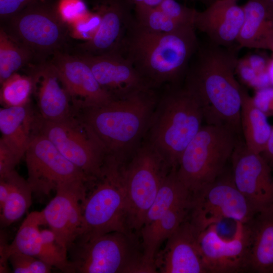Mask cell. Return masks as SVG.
I'll list each match as a JSON object with an SVG mask.
<instances>
[{"label": "cell", "instance_id": "1", "mask_svg": "<svg viewBox=\"0 0 273 273\" xmlns=\"http://www.w3.org/2000/svg\"><path fill=\"white\" fill-rule=\"evenodd\" d=\"M238 45L225 47L210 41L199 46L188 68L185 87L198 100L208 124L241 130L242 87L235 76Z\"/></svg>", "mask_w": 273, "mask_h": 273}, {"label": "cell", "instance_id": "2", "mask_svg": "<svg viewBox=\"0 0 273 273\" xmlns=\"http://www.w3.org/2000/svg\"><path fill=\"white\" fill-rule=\"evenodd\" d=\"M152 89L104 104L77 108L106 156L126 160L145 138L157 103Z\"/></svg>", "mask_w": 273, "mask_h": 273}, {"label": "cell", "instance_id": "3", "mask_svg": "<svg viewBox=\"0 0 273 273\" xmlns=\"http://www.w3.org/2000/svg\"><path fill=\"white\" fill-rule=\"evenodd\" d=\"M194 25L168 33L147 31L134 21L119 52L152 88L176 83L187 72L199 45Z\"/></svg>", "mask_w": 273, "mask_h": 273}, {"label": "cell", "instance_id": "4", "mask_svg": "<svg viewBox=\"0 0 273 273\" xmlns=\"http://www.w3.org/2000/svg\"><path fill=\"white\" fill-rule=\"evenodd\" d=\"M199 102L187 88L171 89L157 102L146 135L172 169L201 129Z\"/></svg>", "mask_w": 273, "mask_h": 273}, {"label": "cell", "instance_id": "5", "mask_svg": "<svg viewBox=\"0 0 273 273\" xmlns=\"http://www.w3.org/2000/svg\"><path fill=\"white\" fill-rule=\"evenodd\" d=\"M1 28L33 55L34 65L48 61L58 52L69 51L70 34L56 0L32 3L1 20Z\"/></svg>", "mask_w": 273, "mask_h": 273}, {"label": "cell", "instance_id": "6", "mask_svg": "<svg viewBox=\"0 0 273 273\" xmlns=\"http://www.w3.org/2000/svg\"><path fill=\"white\" fill-rule=\"evenodd\" d=\"M140 235L113 231L75 241L68 250L75 273H154L144 258Z\"/></svg>", "mask_w": 273, "mask_h": 273}, {"label": "cell", "instance_id": "7", "mask_svg": "<svg viewBox=\"0 0 273 273\" xmlns=\"http://www.w3.org/2000/svg\"><path fill=\"white\" fill-rule=\"evenodd\" d=\"M238 134L222 125H202L183 152L176 168L191 196L223 173L238 143Z\"/></svg>", "mask_w": 273, "mask_h": 273}, {"label": "cell", "instance_id": "8", "mask_svg": "<svg viewBox=\"0 0 273 273\" xmlns=\"http://www.w3.org/2000/svg\"><path fill=\"white\" fill-rule=\"evenodd\" d=\"M124 162L115 157L106 156L102 175L97 179L94 190L86 196L82 231L76 240L113 231L130 232L127 224L123 175Z\"/></svg>", "mask_w": 273, "mask_h": 273}, {"label": "cell", "instance_id": "9", "mask_svg": "<svg viewBox=\"0 0 273 273\" xmlns=\"http://www.w3.org/2000/svg\"><path fill=\"white\" fill-rule=\"evenodd\" d=\"M127 160L123 167L127 224L129 231L139 235L147 212L172 168L146 138Z\"/></svg>", "mask_w": 273, "mask_h": 273}, {"label": "cell", "instance_id": "10", "mask_svg": "<svg viewBox=\"0 0 273 273\" xmlns=\"http://www.w3.org/2000/svg\"><path fill=\"white\" fill-rule=\"evenodd\" d=\"M34 132L47 137L92 181L101 176L105 153L87 126L75 115L57 121L36 116Z\"/></svg>", "mask_w": 273, "mask_h": 273}, {"label": "cell", "instance_id": "11", "mask_svg": "<svg viewBox=\"0 0 273 273\" xmlns=\"http://www.w3.org/2000/svg\"><path fill=\"white\" fill-rule=\"evenodd\" d=\"M223 174L191 196L188 216L200 232L225 219L247 223L257 213L236 187L232 174Z\"/></svg>", "mask_w": 273, "mask_h": 273}, {"label": "cell", "instance_id": "12", "mask_svg": "<svg viewBox=\"0 0 273 273\" xmlns=\"http://www.w3.org/2000/svg\"><path fill=\"white\" fill-rule=\"evenodd\" d=\"M25 156L27 180L34 194L47 195L61 185L76 180L92 181L39 133H34Z\"/></svg>", "mask_w": 273, "mask_h": 273}, {"label": "cell", "instance_id": "13", "mask_svg": "<svg viewBox=\"0 0 273 273\" xmlns=\"http://www.w3.org/2000/svg\"><path fill=\"white\" fill-rule=\"evenodd\" d=\"M87 183L76 180L61 185L56 190L55 197L41 210L46 225L68 251L82 231Z\"/></svg>", "mask_w": 273, "mask_h": 273}, {"label": "cell", "instance_id": "14", "mask_svg": "<svg viewBox=\"0 0 273 273\" xmlns=\"http://www.w3.org/2000/svg\"><path fill=\"white\" fill-rule=\"evenodd\" d=\"M231 160L234 184L256 213L272 206L273 177L262 155L238 142Z\"/></svg>", "mask_w": 273, "mask_h": 273}, {"label": "cell", "instance_id": "15", "mask_svg": "<svg viewBox=\"0 0 273 273\" xmlns=\"http://www.w3.org/2000/svg\"><path fill=\"white\" fill-rule=\"evenodd\" d=\"M199 244L207 273L247 271L249 232L246 223L236 222L233 237L224 239L217 224L211 225L199 236Z\"/></svg>", "mask_w": 273, "mask_h": 273}, {"label": "cell", "instance_id": "16", "mask_svg": "<svg viewBox=\"0 0 273 273\" xmlns=\"http://www.w3.org/2000/svg\"><path fill=\"white\" fill-rule=\"evenodd\" d=\"M131 5L128 0H98L95 9L100 23L96 33L90 40L72 46L70 52L93 56L119 52L134 21Z\"/></svg>", "mask_w": 273, "mask_h": 273}, {"label": "cell", "instance_id": "17", "mask_svg": "<svg viewBox=\"0 0 273 273\" xmlns=\"http://www.w3.org/2000/svg\"><path fill=\"white\" fill-rule=\"evenodd\" d=\"M48 61L76 108L98 106L113 100L99 83L88 64L78 55L69 51L58 52Z\"/></svg>", "mask_w": 273, "mask_h": 273}, {"label": "cell", "instance_id": "18", "mask_svg": "<svg viewBox=\"0 0 273 273\" xmlns=\"http://www.w3.org/2000/svg\"><path fill=\"white\" fill-rule=\"evenodd\" d=\"M76 55L88 64L99 83L113 99L126 98L153 88L119 52L97 56Z\"/></svg>", "mask_w": 273, "mask_h": 273}, {"label": "cell", "instance_id": "19", "mask_svg": "<svg viewBox=\"0 0 273 273\" xmlns=\"http://www.w3.org/2000/svg\"><path fill=\"white\" fill-rule=\"evenodd\" d=\"M200 233L189 216L167 239L155 259L161 273H207L199 244Z\"/></svg>", "mask_w": 273, "mask_h": 273}, {"label": "cell", "instance_id": "20", "mask_svg": "<svg viewBox=\"0 0 273 273\" xmlns=\"http://www.w3.org/2000/svg\"><path fill=\"white\" fill-rule=\"evenodd\" d=\"M244 18L243 7L237 2L215 0L205 10L197 11L194 24L210 42L231 47L237 44Z\"/></svg>", "mask_w": 273, "mask_h": 273}, {"label": "cell", "instance_id": "21", "mask_svg": "<svg viewBox=\"0 0 273 273\" xmlns=\"http://www.w3.org/2000/svg\"><path fill=\"white\" fill-rule=\"evenodd\" d=\"M29 67L36 88L39 115L50 121L74 115L72 98L50 62L48 61Z\"/></svg>", "mask_w": 273, "mask_h": 273}, {"label": "cell", "instance_id": "22", "mask_svg": "<svg viewBox=\"0 0 273 273\" xmlns=\"http://www.w3.org/2000/svg\"><path fill=\"white\" fill-rule=\"evenodd\" d=\"M249 232L247 271L273 273V206L246 223Z\"/></svg>", "mask_w": 273, "mask_h": 273}, {"label": "cell", "instance_id": "23", "mask_svg": "<svg viewBox=\"0 0 273 273\" xmlns=\"http://www.w3.org/2000/svg\"><path fill=\"white\" fill-rule=\"evenodd\" d=\"M243 23L238 38L240 48L273 51V10L264 0H248L242 6Z\"/></svg>", "mask_w": 273, "mask_h": 273}, {"label": "cell", "instance_id": "24", "mask_svg": "<svg viewBox=\"0 0 273 273\" xmlns=\"http://www.w3.org/2000/svg\"><path fill=\"white\" fill-rule=\"evenodd\" d=\"M43 225L46 222L41 211H33L23 220L11 243H8L6 235L1 232V273L9 272L8 262L14 253H22L39 259L41 245L40 226Z\"/></svg>", "mask_w": 273, "mask_h": 273}, {"label": "cell", "instance_id": "25", "mask_svg": "<svg viewBox=\"0 0 273 273\" xmlns=\"http://www.w3.org/2000/svg\"><path fill=\"white\" fill-rule=\"evenodd\" d=\"M35 119L28 104L1 108V140L24 156L34 133Z\"/></svg>", "mask_w": 273, "mask_h": 273}, {"label": "cell", "instance_id": "26", "mask_svg": "<svg viewBox=\"0 0 273 273\" xmlns=\"http://www.w3.org/2000/svg\"><path fill=\"white\" fill-rule=\"evenodd\" d=\"M191 201V199L173 207L157 221L140 230L144 260L156 270L154 259L159 247L187 218Z\"/></svg>", "mask_w": 273, "mask_h": 273}, {"label": "cell", "instance_id": "27", "mask_svg": "<svg viewBox=\"0 0 273 273\" xmlns=\"http://www.w3.org/2000/svg\"><path fill=\"white\" fill-rule=\"evenodd\" d=\"M240 122L246 147L253 152L262 154L266 146L272 126L268 123L266 115L244 88Z\"/></svg>", "mask_w": 273, "mask_h": 273}, {"label": "cell", "instance_id": "28", "mask_svg": "<svg viewBox=\"0 0 273 273\" xmlns=\"http://www.w3.org/2000/svg\"><path fill=\"white\" fill-rule=\"evenodd\" d=\"M191 199L190 192L177 176L176 169H172L147 212L141 229L157 221L171 209Z\"/></svg>", "mask_w": 273, "mask_h": 273}, {"label": "cell", "instance_id": "29", "mask_svg": "<svg viewBox=\"0 0 273 273\" xmlns=\"http://www.w3.org/2000/svg\"><path fill=\"white\" fill-rule=\"evenodd\" d=\"M6 176L9 180L11 191L1 209L0 222L6 228L20 218L29 209L32 203L33 192L27 179L14 170L0 177Z\"/></svg>", "mask_w": 273, "mask_h": 273}, {"label": "cell", "instance_id": "30", "mask_svg": "<svg viewBox=\"0 0 273 273\" xmlns=\"http://www.w3.org/2000/svg\"><path fill=\"white\" fill-rule=\"evenodd\" d=\"M34 64L32 54L0 28V83L25 66Z\"/></svg>", "mask_w": 273, "mask_h": 273}, {"label": "cell", "instance_id": "31", "mask_svg": "<svg viewBox=\"0 0 273 273\" xmlns=\"http://www.w3.org/2000/svg\"><path fill=\"white\" fill-rule=\"evenodd\" d=\"M1 104L4 107L25 106L28 104L34 88L33 75L15 73L1 84Z\"/></svg>", "mask_w": 273, "mask_h": 273}, {"label": "cell", "instance_id": "32", "mask_svg": "<svg viewBox=\"0 0 273 273\" xmlns=\"http://www.w3.org/2000/svg\"><path fill=\"white\" fill-rule=\"evenodd\" d=\"M41 245L39 259L65 273H75L72 263L68 257V250L57 240L49 228L40 231Z\"/></svg>", "mask_w": 273, "mask_h": 273}, {"label": "cell", "instance_id": "33", "mask_svg": "<svg viewBox=\"0 0 273 273\" xmlns=\"http://www.w3.org/2000/svg\"><path fill=\"white\" fill-rule=\"evenodd\" d=\"M134 22L144 29L156 33L171 32L189 26L176 22L157 7H135Z\"/></svg>", "mask_w": 273, "mask_h": 273}, {"label": "cell", "instance_id": "34", "mask_svg": "<svg viewBox=\"0 0 273 273\" xmlns=\"http://www.w3.org/2000/svg\"><path fill=\"white\" fill-rule=\"evenodd\" d=\"M9 261L15 273H49L52 268L37 257L19 252L12 254Z\"/></svg>", "mask_w": 273, "mask_h": 273}, {"label": "cell", "instance_id": "35", "mask_svg": "<svg viewBox=\"0 0 273 273\" xmlns=\"http://www.w3.org/2000/svg\"><path fill=\"white\" fill-rule=\"evenodd\" d=\"M100 23V17L96 12L89 11L68 25L71 37L85 41L93 38Z\"/></svg>", "mask_w": 273, "mask_h": 273}, {"label": "cell", "instance_id": "36", "mask_svg": "<svg viewBox=\"0 0 273 273\" xmlns=\"http://www.w3.org/2000/svg\"><path fill=\"white\" fill-rule=\"evenodd\" d=\"M169 17L184 25H193L197 10L189 8L175 0H164L157 7Z\"/></svg>", "mask_w": 273, "mask_h": 273}, {"label": "cell", "instance_id": "37", "mask_svg": "<svg viewBox=\"0 0 273 273\" xmlns=\"http://www.w3.org/2000/svg\"><path fill=\"white\" fill-rule=\"evenodd\" d=\"M58 7L61 17L68 25L88 12L82 0H59Z\"/></svg>", "mask_w": 273, "mask_h": 273}, {"label": "cell", "instance_id": "38", "mask_svg": "<svg viewBox=\"0 0 273 273\" xmlns=\"http://www.w3.org/2000/svg\"><path fill=\"white\" fill-rule=\"evenodd\" d=\"M23 156L0 140V176L15 170Z\"/></svg>", "mask_w": 273, "mask_h": 273}, {"label": "cell", "instance_id": "39", "mask_svg": "<svg viewBox=\"0 0 273 273\" xmlns=\"http://www.w3.org/2000/svg\"><path fill=\"white\" fill-rule=\"evenodd\" d=\"M252 97L255 104L267 117L273 116V87L261 88Z\"/></svg>", "mask_w": 273, "mask_h": 273}, {"label": "cell", "instance_id": "40", "mask_svg": "<svg viewBox=\"0 0 273 273\" xmlns=\"http://www.w3.org/2000/svg\"><path fill=\"white\" fill-rule=\"evenodd\" d=\"M40 0H0L1 20L8 18L28 5Z\"/></svg>", "mask_w": 273, "mask_h": 273}, {"label": "cell", "instance_id": "41", "mask_svg": "<svg viewBox=\"0 0 273 273\" xmlns=\"http://www.w3.org/2000/svg\"><path fill=\"white\" fill-rule=\"evenodd\" d=\"M262 154H263V156L266 160L273 162V126H272L265 149Z\"/></svg>", "mask_w": 273, "mask_h": 273}, {"label": "cell", "instance_id": "42", "mask_svg": "<svg viewBox=\"0 0 273 273\" xmlns=\"http://www.w3.org/2000/svg\"><path fill=\"white\" fill-rule=\"evenodd\" d=\"M164 0H145L144 5L141 7H157Z\"/></svg>", "mask_w": 273, "mask_h": 273}, {"label": "cell", "instance_id": "43", "mask_svg": "<svg viewBox=\"0 0 273 273\" xmlns=\"http://www.w3.org/2000/svg\"><path fill=\"white\" fill-rule=\"evenodd\" d=\"M128 1L135 8L143 6L145 0H128Z\"/></svg>", "mask_w": 273, "mask_h": 273}, {"label": "cell", "instance_id": "44", "mask_svg": "<svg viewBox=\"0 0 273 273\" xmlns=\"http://www.w3.org/2000/svg\"><path fill=\"white\" fill-rule=\"evenodd\" d=\"M273 10V0H264Z\"/></svg>", "mask_w": 273, "mask_h": 273}, {"label": "cell", "instance_id": "45", "mask_svg": "<svg viewBox=\"0 0 273 273\" xmlns=\"http://www.w3.org/2000/svg\"><path fill=\"white\" fill-rule=\"evenodd\" d=\"M192 1H204V0H192Z\"/></svg>", "mask_w": 273, "mask_h": 273}, {"label": "cell", "instance_id": "46", "mask_svg": "<svg viewBox=\"0 0 273 273\" xmlns=\"http://www.w3.org/2000/svg\"><path fill=\"white\" fill-rule=\"evenodd\" d=\"M232 1H236V2L237 1V0H232Z\"/></svg>", "mask_w": 273, "mask_h": 273}]
</instances>
